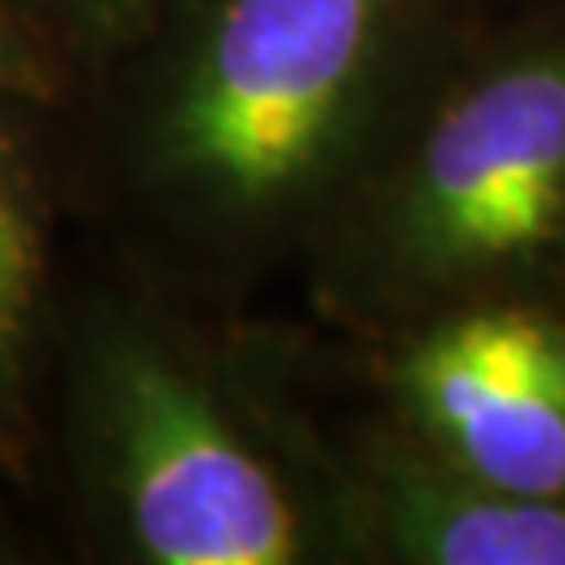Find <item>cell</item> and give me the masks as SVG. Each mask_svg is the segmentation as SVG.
I'll use <instances>...</instances> for the list:
<instances>
[{"mask_svg":"<svg viewBox=\"0 0 565 565\" xmlns=\"http://www.w3.org/2000/svg\"><path fill=\"white\" fill-rule=\"evenodd\" d=\"M76 93L139 46L172 0H4Z\"/></svg>","mask_w":565,"mask_h":565,"instance_id":"obj_7","label":"cell"},{"mask_svg":"<svg viewBox=\"0 0 565 565\" xmlns=\"http://www.w3.org/2000/svg\"><path fill=\"white\" fill-rule=\"evenodd\" d=\"M289 352L335 565H565V499L465 473L377 403L361 424H323L294 340Z\"/></svg>","mask_w":565,"mask_h":565,"instance_id":"obj_5","label":"cell"},{"mask_svg":"<svg viewBox=\"0 0 565 565\" xmlns=\"http://www.w3.org/2000/svg\"><path fill=\"white\" fill-rule=\"evenodd\" d=\"M72 97H76L72 76L42 51L34 34L13 18V9L0 0V102L63 109Z\"/></svg>","mask_w":565,"mask_h":565,"instance_id":"obj_8","label":"cell"},{"mask_svg":"<svg viewBox=\"0 0 565 565\" xmlns=\"http://www.w3.org/2000/svg\"><path fill=\"white\" fill-rule=\"evenodd\" d=\"M343 343L369 398L436 457L515 494L565 499V310L469 306Z\"/></svg>","mask_w":565,"mask_h":565,"instance_id":"obj_4","label":"cell"},{"mask_svg":"<svg viewBox=\"0 0 565 565\" xmlns=\"http://www.w3.org/2000/svg\"><path fill=\"white\" fill-rule=\"evenodd\" d=\"M490 0H172L102 81L130 273L210 319L298 281L431 67Z\"/></svg>","mask_w":565,"mask_h":565,"instance_id":"obj_1","label":"cell"},{"mask_svg":"<svg viewBox=\"0 0 565 565\" xmlns=\"http://www.w3.org/2000/svg\"><path fill=\"white\" fill-rule=\"evenodd\" d=\"M0 102V473L25 478L39 452L42 382L55 348V243L39 118Z\"/></svg>","mask_w":565,"mask_h":565,"instance_id":"obj_6","label":"cell"},{"mask_svg":"<svg viewBox=\"0 0 565 565\" xmlns=\"http://www.w3.org/2000/svg\"><path fill=\"white\" fill-rule=\"evenodd\" d=\"M298 285L340 340L469 306L565 310V0H490L465 25Z\"/></svg>","mask_w":565,"mask_h":565,"instance_id":"obj_3","label":"cell"},{"mask_svg":"<svg viewBox=\"0 0 565 565\" xmlns=\"http://www.w3.org/2000/svg\"><path fill=\"white\" fill-rule=\"evenodd\" d=\"M55 343L72 478L114 562L335 565L285 331L130 273Z\"/></svg>","mask_w":565,"mask_h":565,"instance_id":"obj_2","label":"cell"}]
</instances>
